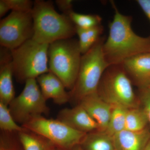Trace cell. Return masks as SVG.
<instances>
[{
    "instance_id": "obj_7",
    "label": "cell",
    "mask_w": 150,
    "mask_h": 150,
    "mask_svg": "<svg viewBox=\"0 0 150 150\" xmlns=\"http://www.w3.org/2000/svg\"><path fill=\"white\" fill-rule=\"evenodd\" d=\"M22 126L64 149L74 148L81 144L87 134L73 129L59 119H48L42 115L33 118Z\"/></svg>"
},
{
    "instance_id": "obj_8",
    "label": "cell",
    "mask_w": 150,
    "mask_h": 150,
    "mask_svg": "<svg viewBox=\"0 0 150 150\" xmlns=\"http://www.w3.org/2000/svg\"><path fill=\"white\" fill-rule=\"evenodd\" d=\"M36 79L28 80L23 89L9 105V109L16 123L22 125L33 118L48 114L49 109Z\"/></svg>"
},
{
    "instance_id": "obj_22",
    "label": "cell",
    "mask_w": 150,
    "mask_h": 150,
    "mask_svg": "<svg viewBox=\"0 0 150 150\" xmlns=\"http://www.w3.org/2000/svg\"><path fill=\"white\" fill-rule=\"evenodd\" d=\"M68 16L76 26L82 29H89L101 25L102 18L98 15L83 14L73 11Z\"/></svg>"
},
{
    "instance_id": "obj_9",
    "label": "cell",
    "mask_w": 150,
    "mask_h": 150,
    "mask_svg": "<svg viewBox=\"0 0 150 150\" xmlns=\"http://www.w3.org/2000/svg\"><path fill=\"white\" fill-rule=\"evenodd\" d=\"M34 34L31 12L12 11L0 22L1 46L12 50L32 39Z\"/></svg>"
},
{
    "instance_id": "obj_14",
    "label": "cell",
    "mask_w": 150,
    "mask_h": 150,
    "mask_svg": "<svg viewBox=\"0 0 150 150\" xmlns=\"http://www.w3.org/2000/svg\"><path fill=\"white\" fill-rule=\"evenodd\" d=\"M40 91L46 100L51 99L56 104H65L70 100L69 92L62 81L51 72L40 75L36 79Z\"/></svg>"
},
{
    "instance_id": "obj_5",
    "label": "cell",
    "mask_w": 150,
    "mask_h": 150,
    "mask_svg": "<svg viewBox=\"0 0 150 150\" xmlns=\"http://www.w3.org/2000/svg\"><path fill=\"white\" fill-rule=\"evenodd\" d=\"M49 45L33 39L11 50L13 76L18 82L23 83L30 79H37L50 72L48 66Z\"/></svg>"
},
{
    "instance_id": "obj_25",
    "label": "cell",
    "mask_w": 150,
    "mask_h": 150,
    "mask_svg": "<svg viewBox=\"0 0 150 150\" xmlns=\"http://www.w3.org/2000/svg\"><path fill=\"white\" fill-rule=\"evenodd\" d=\"M73 1L71 0H56V5L64 14L69 16L72 11Z\"/></svg>"
},
{
    "instance_id": "obj_20",
    "label": "cell",
    "mask_w": 150,
    "mask_h": 150,
    "mask_svg": "<svg viewBox=\"0 0 150 150\" xmlns=\"http://www.w3.org/2000/svg\"><path fill=\"white\" fill-rule=\"evenodd\" d=\"M128 109L123 106L112 105L110 120L105 132L113 137L125 130Z\"/></svg>"
},
{
    "instance_id": "obj_24",
    "label": "cell",
    "mask_w": 150,
    "mask_h": 150,
    "mask_svg": "<svg viewBox=\"0 0 150 150\" xmlns=\"http://www.w3.org/2000/svg\"><path fill=\"white\" fill-rule=\"evenodd\" d=\"M139 100L142 103V108L146 113L150 124V86L139 88Z\"/></svg>"
},
{
    "instance_id": "obj_27",
    "label": "cell",
    "mask_w": 150,
    "mask_h": 150,
    "mask_svg": "<svg viewBox=\"0 0 150 150\" xmlns=\"http://www.w3.org/2000/svg\"><path fill=\"white\" fill-rule=\"evenodd\" d=\"M11 10L9 7L6 0H1L0 1V17L1 18L4 16L6 13H7L9 11Z\"/></svg>"
},
{
    "instance_id": "obj_6",
    "label": "cell",
    "mask_w": 150,
    "mask_h": 150,
    "mask_svg": "<svg viewBox=\"0 0 150 150\" xmlns=\"http://www.w3.org/2000/svg\"><path fill=\"white\" fill-rule=\"evenodd\" d=\"M133 83L125 72L122 64L110 65L103 75L97 93L111 105L127 108L139 107Z\"/></svg>"
},
{
    "instance_id": "obj_12",
    "label": "cell",
    "mask_w": 150,
    "mask_h": 150,
    "mask_svg": "<svg viewBox=\"0 0 150 150\" xmlns=\"http://www.w3.org/2000/svg\"><path fill=\"white\" fill-rule=\"evenodd\" d=\"M11 50L2 47L0 56V102L8 105L15 98Z\"/></svg>"
},
{
    "instance_id": "obj_10",
    "label": "cell",
    "mask_w": 150,
    "mask_h": 150,
    "mask_svg": "<svg viewBox=\"0 0 150 150\" xmlns=\"http://www.w3.org/2000/svg\"><path fill=\"white\" fill-rule=\"evenodd\" d=\"M133 84L142 88L150 86V52L133 56L121 64Z\"/></svg>"
},
{
    "instance_id": "obj_17",
    "label": "cell",
    "mask_w": 150,
    "mask_h": 150,
    "mask_svg": "<svg viewBox=\"0 0 150 150\" xmlns=\"http://www.w3.org/2000/svg\"><path fill=\"white\" fill-rule=\"evenodd\" d=\"M76 27V34H77L79 39V47L81 54L87 52L99 40L103 31L102 25L84 29Z\"/></svg>"
},
{
    "instance_id": "obj_11",
    "label": "cell",
    "mask_w": 150,
    "mask_h": 150,
    "mask_svg": "<svg viewBox=\"0 0 150 150\" xmlns=\"http://www.w3.org/2000/svg\"><path fill=\"white\" fill-rule=\"evenodd\" d=\"M58 119L77 131L88 133L99 131L97 123L80 104L59 112Z\"/></svg>"
},
{
    "instance_id": "obj_23",
    "label": "cell",
    "mask_w": 150,
    "mask_h": 150,
    "mask_svg": "<svg viewBox=\"0 0 150 150\" xmlns=\"http://www.w3.org/2000/svg\"><path fill=\"white\" fill-rule=\"evenodd\" d=\"M11 10L19 12L32 11L34 2L30 0H6Z\"/></svg>"
},
{
    "instance_id": "obj_26",
    "label": "cell",
    "mask_w": 150,
    "mask_h": 150,
    "mask_svg": "<svg viewBox=\"0 0 150 150\" xmlns=\"http://www.w3.org/2000/svg\"><path fill=\"white\" fill-rule=\"evenodd\" d=\"M136 2L150 21V0H137Z\"/></svg>"
},
{
    "instance_id": "obj_19",
    "label": "cell",
    "mask_w": 150,
    "mask_h": 150,
    "mask_svg": "<svg viewBox=\"0 0 150 150\" xmlns=\"http://www.w3.org/2000/svg\"><path fill=\"white\" fill-rule=\"evenodd\" d=\"M149 123L144 110L139 107L129 108L126 113L125 130L140 131L146 129Z\"/></svg>"
},
{
    "instance_id": "obj_3",
    "label": "cell",
    "mask_w": 150,
    "mask_h": 150,
    "mask_svg": "<svg viewBox=\"0 0 150 150\" xmlns=\"http://www.w3.org/2000/svg\"><path fill=\"white\" fill-rule=\"evenodd\" d=\"M105 41L101 37L87 52L82 55L74 86L69 92L70 100L80 102L85 97L96 93L103 75L109 67L103 51Z\"/></svg>"
},
{
    "instance_id": "obj_4",
    "label": "cell",
    "mask_w": 150,
    "mask_h": 150,
    "mask_svg": "<svg viewBox=\"0 0 150 150\" xmlns=\"http://www.w3.org/2000/svg\"><path fill=\"white\" fill-rule=\"evenodd\" d=\"M81 55L79 41L73 38L57 40L49 45V71L70 91L74 88L77 78Z\"/></svg>"
},
{
    "instance_id": "obj_28",
    "label": "cell",
    "mask_w": 150,
    "mask_h": 150,
    "mask_svg": "<svg viewBox=\"0 0 150 150\" xmlns=\"http://www.w3.org/2000/svg\"><path fill=\"white\" fill-rule=\"evenodd\" d=\"M7 139V137H2L1 138L0 150H13L9 146L8 139Z\"/></svg>"
},
{
    "instance_id": "obj_16",
    "label": "cell",
    "mask_w": 150,
    "mask_h": 150,
    "mask_svg": "<svg viewBox=\"0 0 150 150\" xmlns=\"http://www.w3.org/2000/svg\"><path fill=\"white\" fill-rule=\"evenodd\" d=\"M81 144L86 150H115L112 137L103 131L88 133Z\"/></svg>"
},
{
    "instance_id": "obj_18",
    "label": "cell",
    "mask_w": 150,
    "mask_h": 150,
    "mask_svg": "<svg viewBox=\"0 0 150 150\" xmlns=\"http://www.w3.org/2000/svg\"><path fill=\"white\" fill-rule=\"evenodd\" d=\"M18 137L24 150H50L48 140L27 129L19 132Z\"/></svg>"
},
{
    "instance_id": "obj_29",
    "label": "cell",
    "mask_w": 150,
    "mask_h": 150,
    "mask_svg": "<svg viewBox=\"0 0 150 150\" xmlns=\"http://www.w3.org/2000/svg\"><path fill=\"white\" fill-rule=\"evenodd\" d=\"M73 150H83L82 149V148L79 145H77V146H75V147H74V149H73Z\"/></svg>"
},
{
    "instance_id": "obj_15",
    "label": "cell",
    "mask_w": 150,
    "mask_h": 150,
    "mask_svg": "<svg viewBox=\"0 0 150 150\" xmlns=\"http://www.w3.org/2000/svg\"><path fill=\"white\" fill-rule=\"evenodd\" d=\"M115 150H144L150 139V132L124 130L112 137Z\"/></svg>"
},
{
    "instance_id": "obj_13",
    "label": "cell",
    "mask_w": 150,
    "mask_h": 150,
    "mask_svg": "<svg viewBox=\"0 0 150 150\" xmlns=\"http://www.w3.org/2000/svg\"><path fill=\"white\" fill-rule=\"evenodd\" d=\"M79 104L97 123L98 131L105 132L110 120L112 105L103 100L97 92L84 98Z\"/></svg>"
},
{
    "instance_id": "obj_30",
    "label": "cell",
    "mask_w": 150,
    "mask_h": 150,
    "mask_svg": "<svg viewBox=\"0 0 150 150\" xmlns=\"http://www.w3.org/2000/svg\"><path fill=\"white\" fill-rule=\"evenodd\" d=\"M144 150H150V139L148 142V144H147Z\"/></svg>"
},
{
    "instance_id": "obj_1",
    "label": "cell",
    "mask_w": 150,
    "mask_h": 150,
    "mask_svg": "<svg viewBox=\"0 0 150 150\" xmlns=\"http://www.w3.org/2000/svg\"><path fill=\"white\" fill-rule=\"evenodd\" d=\"M114 15L109 23V34L103 45L105 57L109 66L123 64L125 60L139 54L150 52V36L142 37L131 27L132 18L118 11L111 1Z\"/></svg>"
},
{
    "instance_id": "obj_2",
    "label": "cell",
    "mask_w": 150,
    "mask_h": 150,
    "mask_svg": "<svg viewBox=\"0 0 150 150\" xmlns=\"http://www.w3.org/2000/svg\"><path fill=\"white\" fill-rule=\"evenodd\" d=\"M31 14L34 29L32 39L38 43L49 45L72 38L76 34V25L69 17L57 12L51 1H35Z\"/></svg>"
},
{
    "instance_id": "obj_21",
    "label": "cell",
    "mask_w": 150,
    "mask_h": 150,
    "mask_svg": "<svg viewBox=\"0 0 150 150\" xmlns=\"http://www.w3.org/2000/svg\"><path fill=\"white\" fill-rule=\"evenodd\" d=\"M0 128L3 131L9 133H18L25 130L16 123L11 114L8 105L1 102H0Z\"/></svg>"
}]
</instances>
